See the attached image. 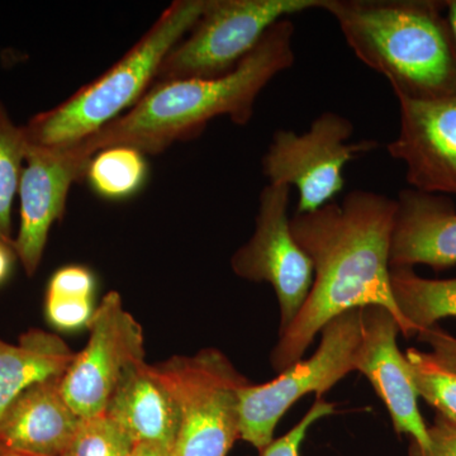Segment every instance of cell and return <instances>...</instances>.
Returning <instances> with one entry per match:
<instances>
[{
	"instance_id": "cell-9",
	"label": "cell",
	"mask_w": 456,
	"mask_h": 456,
	"mask_svg": "<svg viewBox=\"0 0 456 456\" xmlns=\"http://www.w3.org/2000/svg\"><path fill=\"white\" fill-rule=\"evenodd\" d=\"M88 344L61 378L62 395L82 419L102 415L130 369L145 362L142 326L110 292L95 308Z\"/></svg>"
},
{
	"instance_id": "cell-10",
	"label": "cell",
	"mask_w": 456,
	"mask_h": 456,
	"mask_svg": "<svg viewBox=\"0 0 456 456\" xmlns=\"http://www.w3.org/2000/svg\"><path fill=\"white\" fill-rule=\"evenodd\" d=\"M289 197L287 185L268 184L261 191L254 235L231 259L240 278L266 281L274 288L281 332L302 310L314 283L310 257L297 244L290 228Z\"/></svg>"
},
{
	"instance_id": "cell-22",
	"label": "cell",
	"mask_w": 456,
	"mask_h": 456,
	"mask_svg": "<svg viewBox=\"0 0 456 456\" xmlns=\"http://www.w3.org/2000/svg\"><path fill=\"white\" fill-rule=\"evenodd\" d=\"M404 356L419 397L456 426V370L446 367L432 353L408 349Z\"/></svg>"
},
{
	"instance_id": "cell-24",
	"label": "cell",
	"mask_w": 456,
	"mask_h": 456,
	"mask_svg": "<svg viewBox=\"0 0 456 456\" xmlns=\"http://www.w3.org/2000/svg\"><path fill=\"white\" fill-rule=\"evenodd\" d=\"M334 412V404L325 399L317 398L316 403L305 413L301 421L281 439L273 440L268 448L260 452L259 456H299L303 440L307 436L311 426L316 424L318 419L332 415Z\"/></svg>"
},
{
	"instance_id": "cell-28",
	"label": "cell",
	"mask_w": 456,
	"mask_h": 456,
	"mask_svg": "<svg viewBox=\"0 0 456 456\" xmlns=\"http://www.w3.org/2000/svg\"><path fill=\"white\" fill-rule=\"evenodd\" d=\"M130 456H173V449L151 443H140L134 445Z\"/></svg>"
},
{
	"instance_id": "cell-23",
	"label": "cell",
	"mask_w": 456,
	"mask_h": 456,
	"mask_svg": "<svg viewBox=\"0 0 456 456\" xmlns=\"http://www.w3.org/2000/svg\"><path fill=\"white\" fill-rule=\"evenodd\" d=\"M134 445L118 425L102 413L82 419L61 456H130Z\"/></svg>"
},
{
	"instance_id": "cell-30",
	"label": "cell",
	"mask_w": 456,
	"mask_h": 456,
	"mask_svg": "<svg viewBox=\"0 0 456 456\" xmlns=\"http://www.w3.org/2000/svg\"><path fill=\"white\" fill-rule=\"evenodd\" d=\"M0 456H31V455L18 454V452H5V450H0Z\"/></svg>"
},
{
	"instance_id": "cell-21",
	"label": "cell",
	"mask_w": 456,
	"mask_h": 456,
	"mask_svg": "<svg viewBox=\"0 0 456 456\" xmlns=\"http://www.w3.org/2000/svg\"><path fill=\"white\" fill-rule=\"evenodd\" d=\"M26 151L23 127L14 125L0 101V240L12 246V208L20 189Z\"/></svg>"
},
{
	"instance_id": "cell-15",
	"label": "cell",
	"mask_w": 456,
	"mask_h": 456,
	"mask_svg": "<svg viewBox=\"0 0 456 456\" xmlns=\"http://www.w3.org/2000/svg\"><path fill=\"white\" fill-rule=\"evenodd\" d=\"M61 378L26 389L0 417V450L31 456H61L82 417L66 401Z\"/></svg>"
},
{
	"instance_id": "cell-1",
	"label": "cell",
	"mask_w": 456,
	"mask_h": 456,
	"mask_svg": "<svg viewBox=\"0 0 456 456\" xmlns=\"http://www.w3.org/2000/svg\"><path fill=\"white\" fill-rule=\"evenodd\" d=\"M397 200L374 191H350L341 203L296 213L290 228L314 268V283L302 310L279 334L273 368L283 373L297 362L335 317L379 305L397 321L401 334L415 335L398 310L391 283V248Z\"/></svg>"
},
{
	"instance_id": "cell-14",
	"label": "cell",
	"mask_w": 456,
	"mask_h": 456,
	"mask_svg": "<svg viewBox=\"0 0 456 456\" xmlns=\"http://www.w3.org/2000/svg\"><path fill=\"white\" fill-rule=\"evenodd\" d=\"M391 269L456 265V208L452 198L403 189L397 198Z\"/></svg>"
},
{
	"instance_id": "cell-27",
	"label": "cell",
	"mask_w": 456,
	"mask_h": 456,
	"mask_svg": "<svg viewBox=\"0 0 456 456\" xmlns=\"http://www.w3.org/2000/svg\"><path fill=\"white\" fill-rule=\"evenodd\" d=\"M16 259L13 246L0 240V285L4 284L11 277Z\"/></svg>"
},
{
	"instance_id": "cell-18",
	"label": "cell",
	"mask_w": 456,
	"mask_h": 456,
	"mask_svg": "<svg viewBox=\"0 0 456 456\" xmlns=\"http://www.w3.org/2000/svg\"><path fill=\"white\" fill-rule=\"evenodd\" d=\"M393 297L415 335L445 317L456 316V278L419 277L412 268L391 269Z\"/></svg>"
},
{
	"instance_id": "cell-11",
	"label": "cell",
	"mask_w": 456,
	"mask_h": 456,
	"mask_svg": "<svg viewBox=\"0 0 456 456\" xmlns=\"http://www.w3.org/2000/svg\"><path fill=\"white\" fill-rule=\"evenodd\" d=\"M92 158L80 141L53 147L27 143L18 189L20 224L13 248L28 277L37 272L51 227L64 216L71 185L86 178Z\"/></svg>"
},
{
	"instance_id": "cell-29",
	"label": "cell",
	"mask_w": 456,
	"mask_h": 456,
	"mask_svg": "<svg viewBox=\"0 0 456 456\" xmlns=\"http://www.w3.org/2000/svg\"><path fill=\"white\" fill-rule=\"evenodd\" d=\"M446 18H448L456 49V0H446Z\"/></svg>"
},
{
	"instance_id": "cell-8",
	"label": "cell",
	"mask_w": 456,
	"mask_h": 456,
	"mask_svg": "<svg viewBox=\"0 0 456 456\" xmlns=\"http://www.w3.org/2000/svg\"><path fill=\"white\" fill-rule=\"evenodd\" d=\"M353 134L350 119L335 112L318 116L305 134L278 130L263 158L269 184L298 191L297 213L331 203L345 187V167L378 147L374 140L349 141Z\"/></svg>"
},
{
	"instance_id": "cell-4",
	"label": "cell",
	"mask_w": 456,
	"mask_h": 456,
	"mask_svg": "<svg viewBox=\"0 0 456 456\" xmlns=\"http://www.w3.org/2000/svg\"><path fill=\"white\" fill-rule=\"evenodd\" d=\"M208 0H176L107 73L68 101L22 126L27 143L65 146L86 139L131 110L154 86L160 66L191 31Z\"/></svg>"
},
{
	"instance_id": "cell-5",
	"label": "cell",
	"mask_w": 456,
	"mask_h": 456,
	"mask_svg": "<svg viewBox=\"0 0 456 456\" xmlns=\"http://www.w3.org/2000/svg\"><path fill=\"white\" fill-rule=\"evenodd\" d=\"M152 368L178 407L173 456H227L240 439L239 392L250 382L217 349Z\"/></svg>"
},
{
	"instance_id": "cell-19",
	"label": "cell",
	"mask_w": 456,
	"mask_h": 456,
	"mask_svg": "<svg viewBox=\"0 0 456 456\" xmlns=\"http://www.w3.org/2000/svg\"><path fill=\"white\" fill-rule=\"evenodd\" d=\"M97 279L92 270L69 265L57 270L47 285L45 314L59 331H79L89 327L94 316Z\"/></svg>"
},
{
	"instance_id": "cell-25",
	"label": "cell",
	"mask_w": 456,
	"mask_h": 456,
	"mask_svg": "<svg viewBox=\"0 0 456 456\" xmlns=\"http://www.w3.org/2000/svg\"><path fill=\"white\" fill-rule=\"evenodd\" d=\"M417 338L430 346L432 354L441 362L456 370V338L454 336L435 325L419 331Z\"/></svg>"
},
{
	"instance_id": "cell-17",
	"label": "cell",
	"mask_w": 456,
	"mask_h": 456,
	"mask_svg": "<svg viewBox=\"0 0 456 456\" xmlns=\"http://www.w3.org/2000/svg\"><path fill=\"white\" fill-rule=\"evenodd\" d=\"M75 355L62 338L44 330H29L17 345L0 338V417L29 387L62 377Z\"/></svg>"
},
{
	"instance_id": "cell-13",
	"label": "cell",
	"mask_w": 456,
	"mask_h": 456,
	"mask_svg": "<svg viewBox=\"0 0 456 456\" xmlns=\"http://www.w3.org/2000/svg\"><path fill=\"white\" fill-rule=\"evenodd\" d=\"M399 332L397 321L386 308L379 305L362 308V342L355 370L368 378L386 404L395 430L410 435L416 446V455L425 456L430 450V435L419 413V393L410 365L398 349Z\"/></svg>"
},
{
	"instance_id": "cell-2",
	"label": "cell",
	"mask_w": 456,
	"mask_h": 456,
	"mask_svg": "<svg viewBox=\"0 0 456 456\" xmlns=\"http://www.w3.org/2000/svg\"><path fill=\"white\" fill-rule=\"evenodd\" d=\"M294 31L289 18L279 20L224 77L154 84L131 110L80 141L92 156L112 146L159 154L176 141L200 134L217 117L248 125L260 93L296 61Z\"/></svg>"
},
{
	"instance_id": "cell-20",
	"label": "cell",
	"mask_w": 456,
	"mask_h": 456,
	"mask_svg": "<svg viewBox=\"0 0 456 456\" xmlns=\"http://www.w3.org/2000/svg\"><path fill=\"white\" fill-rule=\"evenodd\" d=\"M86 178L99 197L123 200L139 193L147 179L145 154L130 146H112L93 156Z\"/></svg>"
},
{
	"instance_id": "cell-6",
	"label": "cell",
	"mask_w": 456,
	"mask_h": 456,
	"mask_svg": "<svg viewBox=\"0 0 456 456\" xmlns=\"http://www.w3.org/2000/svg\"><path fill=\"white\" fill-rule=\"evenodd\" d=\"M322 5L323 0H208L189 37L165 57L155 84L232 73L275 23Z\"/></svg>"
},
{
	"instance_id": "cell-7",
	"label": "cell",
	"mask_w": 456,
	"mask_h": 456,
	"mask_svg": "<svg viewBox=\"0 0 456 456\" xmlns=\"http://www.w3.org/2000/svg\"><path fill=\"white\" fill-rule=\"evenodd\" d=\"M362 342V308L345 312L321 330V342L310 359L301 360L272 382L248 383L239 392L240 439L260 452L273 443L287 411L308 393L318 398L355 370Z\"/></svg>"
},
{
	"instance_id": "cell-16",
	"label": "cell",
	"mask_w": 456,
	"mask_h": 456,
	"mask_svg": "<svg viewBox=\"0 0 456 456\" xmlns=\"http://www.w3.org/2000/svg\"><path fill=\"white\" fill-rule=\"evenodd\" d=\"M104 415L134 444H159L173 449L179 428L178 407L152 365L146 362L125 374Z\"/></svg>"
},
{
	"instance_id": "cell-12",
	"label": "cell",
	"mask_w": 456,
	"mask_h": 456,
	"mask_svg": "<svg viewBox=\"0 0 456 456\" xmlns=\"http://www.w3.org/2000/svg\"><path fill=\"white\" fill-rule=\"evenodd\" d=\"M397 101L401 127L387 146L389 155L406 167L411 189L456 197V95Z\"/></svg>"
},
{
	"instance_id": "cell-26",
	"label": "cell",
	"mask_w": 456,
	"mask_h": 456,
	"mask_svg": "<svg viewBox=\"0 0 456 456\" xmlns=\"http://www.w3.org/2000/svg\"><path fill=\"white\" fill-rule=\"evenodd\" d=\"M430 450L425 456H456V426L437 413L428 428Z\"/></svg>"
},
{
	"instance_id": "cell-3",
	"label": "cell",
	"mask_w": 456,
	"mask_h": 456,
	"mask_svg": "<svg viewBox=\"0 0 456 456\" xmlns=\"http://www.w3.org/2000/svg\"><path fill=\"white\" fill-rule=\"evenodd\" d=\"M356 57L391 84L395 97L456 95V49L446 2L323 0Z\"/></svg>"
}]
</instances>
